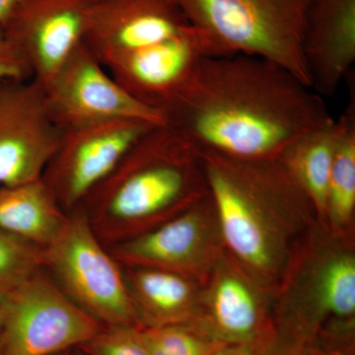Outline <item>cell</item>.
Instances as JSON below:
<instances>
[{
	"label": "cell",
	"instance_id": "1",
	"mask_svg": "<svg viewBox=\"0 0 355 355\" xmlns=\"http://www.w3.org/2000/svg\"><path fill=\"white\" fill-rule=\"evenodd\" d=\"M163 118L200 153L275 160L331 116L324 98L284 67L234 55L203 58Z\"/></svg>",
	"mask_w": 355,
	"mask_h": 355
},
{
	"label": "cell",
	"instance_id": "2",
	"mask_svg": "<svg viewBox=\"0 0 355 355\" xmlns=\"http://www.w3.org/2000/svg\"><path fill=\"white\" fill-rule=\"evenodd\" d=\"M207 193L202 153L163 123L141 135L79 207L109 247L169 220Z\"/></svg>",
	"mask_w": 355,
	"mask_h": 355
},
{
	"label": "cell",
	"instance_id": "3",
	"mask_svg": "<svg viewBox=\"0 0 355 355\" xmlns=\"http://www.w3.org/2000/svg\"><path fill=\"white\" fill-rule=\"evenodd\" d=\"M200 153L224 241L254 277L275 279L284 263L292 221L313 209L307 196L279 159Z\"/></svg>",
	"mask_w": 355,
	"mask_h": 355
},
{
	"label": "cell",
	"instance_id": "4",
	"mask_svg": "<svg viewBox=\"0 0 355 355\" xmlns=\"http://www.w3.org/2000/svg\"><path fill=\"white\" fill-rule=\"evenodd\" d=\"M210 57L245 55L284 67L311 86L303 57L310 0H174Z\"/></svg>",
	"mask_w": 355,
	"mask_h": 355
},
{
	"label": "cell",
	"instance_id": "5",
	"mask_svg": "<svg viewBox=\"0 0 355 355\" xmlns=\"http://www.w3.org/2000/svg\"><path fill=\"white\" fill-rule=\"evenodd\" d=\"M44 250V268L81 309L104 327H142L123 268L80 207L67 212L64 226Z\"/></svg>",
	"mask_w": 355,
	"mask_h": 355
},
{
	"label": "cell",
	"instance_id": "6",
	"mask_svg": "<svg viewBox=\"0 0 355 355\" xmlns=\"http://www.w3.org/2000/svg\"><path fill=\"white\" fill-rule=\"evenodd\" d=\"M0 355H53L78 349L104 328L46 268L7 291Z\"/></svg>",
	"mask_w": 355,
	"mask_h": 355
},
{
	"label": "cell",
	"instance_id": "7",
	"mask_svg": "<svg viewBox=\"0 0 355 355\" xmlns=\"http://www.w3.org/2000/svg\"><path fill=\"white\" fill-rule=\"evenodd\" d=\"M154 125L121 119L62 130L42 179L65 211L76 209Z\"/></svg>",
	"mask_w": 355,
	"mask_h": 355
},
{
	"label": "cell",
	"instance_id": "8",
	"mask_svg": "<svg viewBox=\"0 0 355 355\" xmlns=\"http://www.w3.org/2000/svg\"><path fill=\"white\" fill-rule=\"evenodd\" d=\"M43 88L51 116L62 130L121 119L165 123L133 99L84 44Z\"/></svg>",
	"mask_w": 355,
	"mask_h": 355
},
{
	"label": "cell",
	"instance_id": "9",
	"mask_svg": "<svg viewBox=\"0 0 355 355\" xmlns=\"http://www.w3.org/2000/svg\"><path fill=\"white\" fill-rule=\"evenodd\" d=\"M60 133L38 81L0 80V187L42 179Z\"/></svg>",
	"mask_w": 355,
	"mask_h": 355
},
{
	"label": "cell",
	"instance_id": "10",
	"mask_svg": "<svg viewBox=\"0 0 355 355\" xmlns=\"http://www.w3.org/2000/svg\"><path fill=\"white\" fill-rule=\"evenodd\" d=\"M94 0H19L3 27L32 78L46 86L84 44Z\"/></svg>",
	"mask_w": 355,
	"mask_h": 355
},
{
	"label": "cell",
	"instance_id": "11",
	"mask_svg": "<svg viewBox=\"0 0 355 355\" xmlns=\"http://www.w3.org/2000/svg\"><path fill=\"white\" fill-rule=\"evenodd\" d=\"M207 57V42L190 26L160 43L112 58L104 67L133 99L163 118Z\"/></svg>",
	"mask_w": 355,
	"mask_h": 355
},
{
	"label": "cell",
	"instance_id": "12",
	"mask_svg": "<svg viewBox=\"0 0 355 355\" xmlns=\"http://www.w3.org/2000/svg\"><path fill=\"white\" fill-rule=\"evenodd\" d=\"M214 216L207 193L169 220L107 249L121 266L157 268L191 279L211 256L209 220Z\"/></svg>",
	"mask_w": 355,
	"mask_h": 355
},
{
	"label": "cell",
	"instance_id": "13",
	"mask_svg": "<svg viewBox=\"0 0 355 355\" xmlns=\"http://www.w3.org/2000/svg\"><path fill=\"white\" fill-rule=\"evenodd\" d=\"M174 0H94L84 44L103 64L190 27Z\"/></svg>",
	"mask_w": 355,
	"mask_h": 355
},
{
	"label": "cell",
	"instance_id": "14",
	"mask_svg": "<svg viewBox=\"0 0 355 355\" xmlns=\"http://www.w3.org/2000/svg\"><path fill=\"white\" fill-rule=\"evenodd\" d=\"M302 51L313 90L335 95L355 62V0H310Z\"/></svg>",
	"mask_w": 355,
	"mask_h": 355
},
{
	"label": "cell",
	"instance_id": "15",
	"mask_svg": "<svg viewBox=\"0 0 355 355\" xmlns=\"http://www.w3.org/2000/svg\"><path fill=\"white\" fill-rule=\"evenodd\" d=\"M188 324L222 345L259 343L268 331L254 286L225 263L216 270L205 316Z\"/></svg>",
	"mask_w": 355,
	"mask_h": 355
},
{
	"label": "cell",
	"instance_id": "16",
	"mask_svg": "<svg viewBox=\"0 0 355 355\" xmlns=\"http://www.w3.org/2000/svg\"><path fill=\"white\" fill-rule=\"evenodd\" d=\"M121 268L141 326L188 324L197 316L198 293L189 277L144 266Z\"/></svg>",
	"mask_w": 355,
	"mask_h": 355
},
{
	"label": "cell",
	"instance_id": "17",
	"mask_svg": "<svg viewBox=\"0 0 355 355\" xmlns=\"http://www.w3.org/2000/svg\"><path fill=\"white\" fill-rule=\"evenodd\" d=\"M65 211L43 179L0 187V228L46 248L67 220Z\"/></svg>",
	"mask_w": 355,
	"mask_h": 355
},
{
	"label": "cell",
	"instance_id": "18",
	"mask_svg": "<svg viewBox=\"0 0 355 355\" xmlns=\"http://www.w3.org/2000/svg\"><path fill=\"white\" fill-rule=\"evenodd\" d=\"M340 130L342 121L331 116L294 139L279 157L321 216L326 214L327 191Z\"/></svg>",
	"mask_w": 355,
	"mask_h": 355
},
{
	"label": "cell",
	"instance_id": "19",
	"mask_svg": "<svg viewBox=\"0 0 355 355\" xmlns=\"http://www.w3.org/2000/svg\"><path fill=\"white\" fill-rule=\"evenodd\" d=\"M342 130L331 166L326 214L335 227L349 223L355 209V99L350 95L349 106L340 116Z\"/></svg>",
	"mask_w": 355,
	"mask_h": 355
},
{
	"label": "cell",
	"instance_id": "20",
	"mask_svg": "<svg viewBox=\"0 0 355 355\" xmlns=\"http://www.w3.org/2000/svg\"><path fill=\"white\" fill-rule=\"evenodd\" d=\"M313 304L317 320L333 316L347 319L355 313V260L350 254H333L315 273Z\"/></svg>",
	"mask_w": 355,
	"mask_h": 355
},
{
	"label": "cell",
	"instance_id": "21",
	"mask_svg": "<svg viewBox=\"0 0 355 355\" xmlns=\"http://www.w3.org/2000/svg\"><path fill=\"white\" fill-rule=\"evenodd\" d=\"M149 355H210L223 347L191 324L137 329Z\"/></svg>",
	"mask_w": 355,
	"mask_h": 355
},
{
	"label": "cell",
	"instance_id": "22",
	"mask_svg": "<svg viewBox=\"0 0 355 355\" xmlns=\"http://www.w3.org/2000/svg\"><path fill=\"white\" fill-rule=\"evenodd\" d=\"M44 268V248L0 228V288L10 291Z\"/></svg>",
	"mask_w": 355,
	"mask_h": 355
},
{
	"label": "cell",
	"instance_id": "23",
	"mask_svg": "<svg viewBox=\"0 0 355 355\" xmlns=\"http://www.w3.org/2000/svg\"><path fill=\"white\" fill-rule=\"evenodd\" d=\"M257 355H331L318 343L316 331L297 324H284L279 331H266L258 343Z\"/></svg>",
	"mask_w": 355,
	"mask_h": 355
},
{
	"label": "cell",
	"instance_id": "24",
	"mask_svg": "<svg viewBox=\"0 0 355 355\" xmlns=\"http://www.w3.org/2000/svg\"><path fill=\"white\" fill-rule=\"evenodd\" d=\"M139 328L104 327L78 349L86 355H149L140 338Z\"/></svg>",
	"mask_w": 355,
	"mask_h": 355
},
{
	"label": "cell",
	"instance_id": "25",
	"mask_svg": "<svg viewBox=\"0 0 355 355\" xmlns=\"http://www.w3.org/2000/svg\"><path fill=\"white\" fill-rule=\"evenodd\" d=\"M31 71L20 53L7 39L0 24V80L2 79H30Z\"/></svg>",
	"mask_w": 355,
	"mask_h": 355
},
{
	"label": "cell",
	"instance_id": "26",
	"mask_svg": "<svg viewBox=\"0 0 355 355\" xmlns=\"http://www.w3.org/2000/svg\"><path fill=\"white\" fill-rule=\"evenodd\" d=\"M258 343L225 345L210 355H257Z\"/></svg>",
	"mask_w": 355,
	"mask_h": 355
},
{
	"label": "cell",
	"instance_id": "27",
	"mask_svg": "<svg viewBox=\"0 0 355 355\" xmlns=\"http://www.w3.org/2000/svg\"><path fill=\"white\" fill-rule=\"evenodd\" d=\"M19 0H0V24L3 25Z\"/></svg>",
	"mask_w": 355,
	"mask_h": 355
},
{
	"label": "cell",
	"instance_id": "28",
	"mask_svg": "<svg viewBox=\"0 0 355 355\" xmlns=\"http://www.w3.org/2000/svg\"><path fill=\"white\" fill-rule=\"evenodd\" d=\"M7 291L4 289L0 288V307L3 305L4 300H6Z\"/></svg>",
	"mask_w": 355,
	"mask_h": 355
},
{
	"label": "cell",
	"instance_id": "29",
	"mask_svg": "<svg viewBox=\"0 0 355 355\" xmlns=\"http://www.w3.org/2000/svg\"><path fill=\"white\" fill-rule=\"evenodd\" d=\"M3 320H4L3 309H2V307H0V331H1L2 326H3Z\"/></svg>",
	"mask_w": 355,
	"mask_h": 355
},
{
	"label": "cell",
	"instance_id": "30",
	"mask_svg": "<svg viewBox=\"0 0 355 355\" xmlns=\"http://www.w3.org/2000/svg\"><path fill=\"white\" fill-rule=\"evenodd\" d=\"M71 355H86L84 354L83 352H81L80 349H76L72 350Z\"/></svg>",
	"mask_w": 355,
	"mask_h": 355
},
{
	"label": "cell",
	"instance_id": "31",
	"mask_svg": "<svg viewBox=\"0 0 355 355\" xmlns=\"http://www.w3.org/2000/svg\"><path fill=\"white\" fill-rule=\"evenodd\" d=\"M72 350H69V352H62V354H53V355H71Z\"/></svg>",
	"mask_w": 355,
	"mask_h": 355
}]
</instances>
